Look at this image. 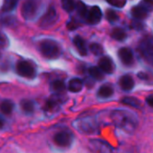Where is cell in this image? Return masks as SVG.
Listing matches in <instances>:
<instances>
[{"instance_id": "1", "label": "cell", "mask_w": 153, "mask_h": 153, "mask_svg": "<svg viewBox=\"0 0 153 153\" xmlns=\"http://www.w3.org/2000/svg\"><path fill=\"white\" fill-rule=\"evenodd\" d=\"M110 119L117 127L126 133H134L138 126V120L136 116L127 110H113L110 114Z\"/></svg>"}, {"instance_id": "2", "label": "cell", "mask_w": 153, "mask_h": 153, "mask_svg": "<svg viewBox=\"0 0 153 153\" xmlns=\"http://www.w3.org/2000/svg\"><path fill=\"white\" fill-rule=\"evenodd\" d=\"M74 127L80 133L91 134H95L99 129V125L95 117L87 116L76 119L74 122Z\"/></svg>"}, {"instance_id": "3", "label": "cell", "mask_w": 153, "mask_h": 153, "mask_svg": "<svg viewBox=\"0 0 153 153\" xmlns=\"http://www.w3.org/2000/svg\"><path fill=\"white\" fill-rule=\"evenodd\" d=\"M39 51L41 55L48 59H56L61 55L59 44L53 39H43L39 43Z\"/></svg>"}, {"instance_id": "4", "label": "cell", "mask_w": 153, "mask_h": 153, "mask_svg": "<svg viewBox=\"0 0 153 153\" xmlns=\"http://www.w3.org/2000/svg\"><path fill=\"white\" fill-rule=\"evenodd\" d=\"M40 7V0H24L21 7L22 15L26 21H32L39 13Z\"/></svg>"}, {"instance_id": "5", "label": "cell", "mask_w": 153, "mask_h": 153, "mask_svg": "<svg viewBox=\"0 0 153 153\" xmlns=\"http://www.w3.org/2000/svg\"><path fill=\"white\" fill-rule=\"evenodd\" d=\"M15 70L20 76L27 79H32L36 76V69L34 65L26 60H19L16 63Z\"/></svg>"}, {"instance_id": "6", "label": "cell", "mask_w": 153, "mask_h": 153, "mask_svg": "<svg viewBox=\"0 0 153 153\" xmlns=\"http://www.w3.org/2000/svg\"><path fill=\"white\" fill-rule=\"evenodd\" d=\"M57 19H58L57 12L53 6H51L39 19V25L42 29H48L56 22Z\"/></svg>"}, {"instance_id": "7", "label": "cell", "mask_w": 153, "mask_h": 153, "mask_svg": "<svg viewBox=\"0 0 153 153\" xmlns=\"http://www.w3.org/2000/svg\"><path fill=\"white\" fill-rule=\"evenodd\" d=\"M89 148L92 153H114L112 146L106 141L92 139L89 142Z\"/></svg>"}, {"instance_id": "8", "label": "cell", "mask_w": 153, "mask_h": 153, "mask_svg": "<svg viewBox=\"0 0 153 153\" xmlns=\"http://www.w3.org/2000/svg\"><path fill=\"white\" fill-rule=\"evenodd\" d=\"M53 141L57 146L67 148L73 143L74 135L69 131H60L54 135Z\"/></svg>"}, {"instance_id": "9", "label": "cell", "mask_w": 153, "mask_h": 153, "mask_svg": "<svg viewBox=\"0 0 153 153\" xmlns=\"http://www.w3.org/2000/svg\"><path fill=\"white\" fill-rule=\"evenodd\" d=\"M118 57L123 65L126 66H131L134 64V54L131 49L128 48H122L118 51Z\"/></svg>"}, {"instance_id": "10", "label": "cell", "mask_w": 153, "mask_h": 153, "mask_svg": "<svg viewBox=\"0 0 153 153\" xmlns=\"http://www.w3.org/2000/svg\"><path fill=\"white\" fill-rule=\"evenodd\" d=\"M141 51L144 58L153 65V39L143 41L141 46Z\"/></svg>"}, {"instance_id": "11", "label": "cell", "mask_w": 153, "mask_h": 153, "mask_svg": "<svg viewBox=\"0 0 153 153\" xmlns=\"http://www.w3.org/2000/svg\"><path fill=\"white\" fill-rule=\"evenodd\" d=\"M101 18H102L101 10H100V8L99 6L95 5V6H92L89 10L86 20L90 24H96V23L100 22Z\"/></svg>"}, {"instance_id": "12", "label": "cell", "mask_w": 153, "mask_h": 153, "mask_svg": "<svg viewBox=\"0 0 153 153\" xmlns=\"http://www.w3.org/2000/svg\"><path fill=\"white\" fill-rule=\"evenodd\" d=\"M99 67L104 74H111L115 70V65L112 59L108 56H102L99 61Z\"/></svg>"}, {"instance_id": "13", "label": "cell", "mask_w": 153, "mask_h": 153, "mask_svg": "<svg viewBox=\"0 0 153 153\" xmlns=\"http://www.w3.org/2000/svg\"><path fill=\"white\" fill-rule=\"evenodd\" d=\"M63 103V100L60 94H55L50 99H48L46 102L45 109L47 111H55L60 106V104Z\"/></svg>"}, {"instance_id": "14", "label": "cell", "mask_w": 153, "mask_h": 153, "mask_svg": "<svg viewBox=\"0 0 153 153\" xmlns=\"http://www.w3.org/2000/svg\"><path fill=\"white\" fill-rule=\"evenodd\" d=\"M119 86L125 91H130L134 87V80L129 74H125L119 79Z\"/></svg>"}, {"instance_id": "15", "label": "cell", "mask_w": 153, "mask_h": 153, "mask_svg": "<svg viewBox=\"0 0 153 153\" xmlns=\"http://www.w3.org/2000/svg\"><path fill=\"white\" fill-rule=\"evenodd\" d=\"M83 88V81L80 78H73L69 81L67 89L71 92L77 93L80 92Z\"/></svg>"}, {"instance_id": "16", "label": "cell", "mask_w": 153, "mask_h": 153, "mask_svg": "<svg viewBox=\"0 0 153 153\" xmlns=\"http://www.w3.org/2000/svg\"><path fill=\"white\" fill-rule=\"evenodd\" d=\"M97 94L100 99H109L114 94V88L110 84H104L100 87Z\"/></svg>"}, {"instance_id": "17", "label": "cell", "mask_w": 153, "mask_h": 153, "mask_svg": "<svg viewBox=\"0 0 153 153\" xmlns=\"http://www.w3.org/2000/svg\"><path fill=\"white\" fill-rule=\"evenodd\" d=\"M74 44L76 47L78 52L82 55V56H86L88 53V49H87V46L86 43L84 41V39L82 38H81L80 36H76L74 39Z\"/></svg>"}, {"instance_id": "18", "label": "cell", "mask_w": 153, "mask_h": 153, "mask_svg": "<svg viewBox=\"0 0 153 153\" xmlns=\"http://www.w3.org/2000/svg\"><path fill=\"white\" fill-rule=\"evenodd\" d=\"M22 110L23 113H25L26 115H30L34 112L35 110V105L34 102L32 100H22L20 103Z\"/></svg>"}, {"instance_id": "19", "label": "cell", "mask_w": 153, "mask_h": 153, "mask_svg": "<svg viewBox=\"0 0 153 153\" xmlns=\"http://www.w3.org/2000/svg\"><path fill=\"white\" fill-rule=\"evenodd\" d=\"M14 108V104L10 100H4L0 102V110L4 115L12 114Z\"/></svg>"}, {"instance_id": "20", "label": "cell", "mask_w": 153, "mask_h": 153, "mask_svg": "<svg viewBox=\"0 0 153 153\" xmlns=\"http://www.w3.org/2000/svg\"><path fill=\"white\" fill-rule=\"evenodd\" d=\"M121 103L126 106L134 108H139L142 107L141 101L138 99L134 98V97H125L121 100Z\"/></svg>"}, {"instance_id": "21", "label": "cell", "mask_w": 153, "mask_h": 153, "mask_svg": "<svg viewBox=\"0 0 153 153\" xmlns=\"http://www.w3.org/2000/svg\"><path fill=\"white\" fill-rule=\"evenodd\" d=\"M131 13H132V15H133L135 19H137V20L144 19V18H146L147 15H148V12H147L145 9H143L141 5H136V6H134V7L132 9Z\"/></svg>"}, {"instance_id": "22", "label": "cell", "mask_w": 153, "mask_h": 153, "mask_svg": "<svg viewBox=\"0 0 153 153\" xmlns=\"http://www.w3.org/2000/svg\"><path fill=\"white\" fill-rule=\"evenodd\" d=\"M20 0H4L2 4V12L4 13H11L13 12Z\"/></svg>"}, {"instance_id": "23", "label": "cell", "mask_w": 153, "mask_h": 153, "mask_svg": "<svg viewBox=\"0 0 153 153\" xmlns=\"http://www.w3.org/2000/svg\"><path fill=\"white\" fill-rule=\"evenodd\" d=\"M51 89L54 92L57 93V94H60L62 92L65 91V90L66 89V86H65V83L64 81L62 80H55L51 82Z\"/></svg>"}, {"instance_id": "24", "label": "cell", "mask_w": 153, "mask_h": 153, "mask_svg": "<svg viewBox=\"0 0 153 153\" xmlns=\"http://www.w3.org/2000/svg\"><path fill=\"white\" fill-rule=\"evenodd\" d=\"M90 75L96 81H102L104 79V73L100 67L97 66H91L89 69Z\"/></svg>"}, {"instance_id": "25", "label": "cell", "mask_w": 153, "mask_h": 153, "mask_svg": "<svg viewBox=\"0 0 153 153\" xmlns=\"http://www.w3.org/2000/svg\"><path fill=\"white\" fill-rule=\"evenodd\" d=\"M111 37L118 41H123L126 39V33L120 28H116L111 31Z\"/></svg>"}, {"instance_id": "26", "label": "cell", "mask_w": 153, "mask_h": 153, "mask_svg": "<svg viewBox=\"0 0 153 153\" xmlns=\"http://www.w3.org/2000/svg\"><path fill=\"white\" fill-rule=\"evenodd\" d=\"M62 7L65 11L71 13L76 8V3L74 0H61Z\"/></svg>"}, {"instance_id": "27", "label": "cell", "mask_w": 153, "mask_h": 153, "mask_svg": "<svg viewBox=\"0 0 153 153\" xmlns=\"http://www.w3.org/2000/svg\"><path fill=\"white\" fill-rule=\"evenodd\" d=\"M76 9H77V12H78V13H79L80 16H82L83 18H86L87 17L89 11H88L86 5L82 2H78L76 4Z\"/></svg>"}, {"instance_id": "28", "label": "cell", "mask_w": 153, "mask_h": 153, "mask_svg": "<svg viewBox=\"0 0 153 153\" xmlns=\"http://www.w3.org/2000/svg\"><path fill=\"white\" fill-rule=\"evenodd\" d=\"M90 50L95 56H100V55L103 54V48L98 43H92V44H91L90 45Z\"/></svg>"}, {"instance_id": "29", "label": "cell", "mask_w": 153, "mask_h": 153, "mask_svg": "<svg viewBox=\"0 0 153 153\" xmlns=\"http://www.w3.org/2000/svg\"><path fill=\"white\" fill-rule=\"evenodd\" d=\"M143 9H145L148 13L153 10V1L152 0H143L140 4Z\"/></svg>"}, {"instance_id": "30", "label": "cell", "mask_w": 153, "mask_h": 153, "mask_svg": "<svg viewBox=\"0 0 153 153\" xmlns=\"http://www.w3.org/2000/svg\"><path fill=\"white\" fill-rule=\"evenodd\" d=\"M106 18L109 22H116L118 19V15L115 11L108 9V10L106 11Z\"/></svg>"}, {"instance_id": "31", "label": "cell", "mask_w": 153, "mask_h": 153, "mask_svg": "<svg viewBox=\"0 0 153 153\" xmlns=\"http://www.w3.org/2000/svg\"><path fill=\"white\" fill-rule=\"evenodd\" d=\"M9 46V39L6 35L0 31V48H5Z\"/></svg>"}, {"instance_id": "32", "label": "cell", "mask_w": 153, "mask_h": 153, "mask_svg": "<svg viewBox=\"0 0 153 153\" xmlns=\"http://www.w3.org/2000/svg\"><path fill=\"white\" fill-rule=\"evenodd\" d=\"M117 153H138L137 150L133 146H123L119 149Z\"/></svg>"}, {"instance_id": "33", "label": "cell", "mask_w": 153, "mask_h": 153, "mask_svg": "<svg viewBox=\"0 0 153 153\" xmlns=\"http://www.w3.org/2000/svg\"><path fill=\"white\" fill-rule=\"evenodd\" d=\"M107 2L117 7H123L126 4V0H107Z\"/></svg>"}, {"instance_id": "34", "label": "cell", "mask_w": 153, "mask_h": 153, "mask_svg": "<svg viewBox=\"0 0 153 153\" xmlns=\"http://www.w3.org/2000/svg\"><path fill=\"white\" fill-rule=\"evenodd\" d=\"M146 103H147L151 108H153V95H150L149 97H147V99H146Z\"/></svg>"}, {"instance_id": "35", "label": "cell", "mask_w": 153, "mask_h": 153, "mask_svg": "<svg viewBox=\"0 0 153 153\" xmlns=\"http://www.w3.org/2000/svg\"><path fill=\"white\" fill-rule=\"evenodd\" d=\"M4 126V121L0 117V129H1V128H3V126Z\"/></svg>"}]
</instances>
